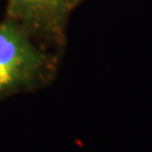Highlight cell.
<instances>
[{
  "mask_svg": "<svg viewBox=\"0 0 152 152\" xmlns=\"http://www.w3.org/2000/svg\"><path fill=\"white\" fill-rule=\"evenodd\" d=\"M61 55L33 39L10 19L0 22V103L52 85Z\"/></svg>",
  "mask_w": 152,
  "mask_h": 152,
  "instance_id": "obj_1",
  "label": "cell"
},
{
  "mask_svg": "<svg viewBox=\"0 0 152 152\" xmlns=\"http://www.w3.org/2000/svg\"><path fill=\"white\" fill-rule=\"evenodd\" d=\"M74 0H8L7 19L20 26L37 43L62 56Z\"/></svg>",
  "mask_w": 152,
  "mask_h": 152,
  "instance_id": "obj_2",
  "label": "cell"
},
{
  "mask_svg": "<svg viewBox=\"0 0 152 152\" xmlns=\"http://www.w3.org/2000/svg\"><path fill=\"white\" fill-rule=\"evenodd\" d=\"M83 1H85V0H74V3L76 4V5H79L80 3H83Z\"/></svg>",
  "mask_w": 152,
  "mask_h": 152,
  "instance_id": "obj_3",
  "label": "cell"
}]
</instances>
